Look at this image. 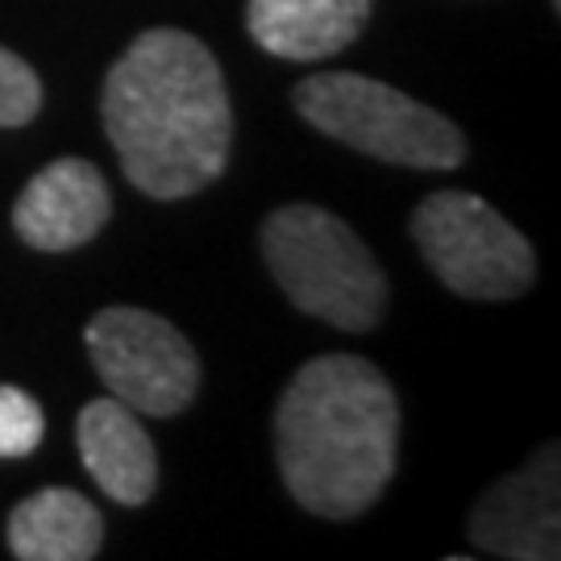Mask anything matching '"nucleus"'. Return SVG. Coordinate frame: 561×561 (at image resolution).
<instances>
[{
	"instance_id": "obj_1",
	"label": "nucleus",
	"mask_w": 561,
	"mask_h": 561,
	"mask_svg": "<svg viewBox=\"0 0 561 561\" xmlns=\"http://www.w3.org/2000/svg\"><path fill=\"white\" fill-rule=\"evenodd\" d=\"M101 117L125 180L154 201L196 196L229 162L233 104L196 34H138L104 80Z\"/></svg>"
},
{
	"instance_id": "obj_2",
	"label": "nucleus",
	"mask_w": 561,
	"mask_h": 561,
	"mask_svg": "<svg viewBox=\"0 0 561 561\" xmlns=\"http://www.w3.org/2000/svg\"><path fill=\"white\" fill-rule=\"evenodd\" d=\"M275 458L304 512L354 520L379 503L400 458V400L375 362H304L275 408Z\"/></svg>"
},
{
	"instance_id": "obj_3",
	"label": "nucleus",
	"mask_w": 561,
	"mask_h": 561,
	"mask_svg": "<svg viewBox=\"0 0 561 561\" xmlns=\"http://www.w3.org/2000/svg\"><path fill=\"white\" fill-rule=\"evenodd\" d=\"M262 259L283 296L341 333L375 329L387 279L350 225L317 204H287L262 225Z\"/></svg>"
},
{
	"instance_id": "obj_4",
	"label": "nucleus",
	"mask_w": 561,
	"mask_h": 561,
	"mask_svg": "<svg viewBox=\"0 0 561 561\" xmlns=\"http://www.w3.org/2000/svg\"><path fill=\"white\" fill-rule=\"evenodd\" d=\"M291 101L312 129L370 159L421 171H454L466 159V138L445 113L358 71L308 76Z\"/></svg>"
},
{
	"instance_id": "obj_5",
	"label": "nucleus",
	"mask_w": 561,
	"mask_h": 561,
	"mask_svg": "<svg viewBox=\"0 0 561 561\" xmlns=\"http://www.w3.org/2000/svg\"><path fill=\"white\" fill-rule=\"evenodd\" d=\"M412 238L433 275L466 300H516L537 279L528 238L470 192H433L421 201Z\"/></svg>"
},
{
	"instance_id": "obj_6",
	"label": "nucleus",
	"mask_w": 561,
	"mask_h": 561,
	"mask_svg": "<svg viewBox=\"0 0 561 561\" xmlns=\"http://www.w3.org/2000/svg\"><path fill=\"white\" fill-rule=\"evenodd\" d=\"M88 358L113 400L146 416H175L201 391L192 341L146 308H101L88 321Z\"/></svg>"
},
{
	"instance_id": "obj_7",
	"label": "nucleus",
	"mask_w": 561,
	"mask_h": 561,
	"mask_svg": "<svg viewBox=\"0 0 561 561\" xmlns=\"http://www.w3.org/2000/svg\"><path fill=\"white\" fill-rule=\"evenodd\" d=\"M113 213L101 167L88 159H55L42 167L13 204V229L34 250H76L96 238Z\"/></svg>"
},
{
	"instance_id": "obj_8",
	"label": "nucleus",
	"mask_w": 561,
	"mask_h": 561,
	"mask_svg": "<svg viewBox=\"0 0 561 561\" xmlns=\"http://www.w3.org/2000/svg\"><path fill=\"white\" fill-rule=\"evenodd\" d=\"M470 537L495 558H558V449L549 445L479 500Z\"/></svg>"
},
{
	"instance_id": "obj_9",
	"label": "nucleus",
	"mask_w": 561,
	"mask_h": 561,
	"mask_svg": "<svg viewBox=\"0 0 561 561\" xmlns=\"http://www.w3.org/2000/svg\"><path fill=\"white\" fill-rule=\"evenodd\" d=\"M76 445L104 495L121 507H141L159 486L154 442L146 437L138 412L121 400H92L76 421Z\"/></svg>"
},
{
	"instance_id": "obj_10",
	"label": "nucleus",
	"mask_w": 561,
	"mask_h": 561,
	"mask_svg": "<svg viewBox=\"0 0 561 561\" xmlns=\"http://www.w3.org/2000/svg\"><path fill=\"white\" fill-rule=\"evenodd\" d=\"M375 0H250L245 30L266 55L317 62L341 55L370 21Z\"/></svg>"
},
{
	"instance_id": "obj_11",
	"label": "nucleus",
	"mask_w": 561,
	"mask_h": 561,
	"mask_svg": "<svg viewBox=\"0 0 561 561\" xmlns=\"http://www.w3.org/2000/svg\"><path fill=\"white\" fill-rule=\"evenodd\" d=\"M9 549L21 561H88L101 553L104 520L96 503L71 486H46L9 516Z\"/></svg>"
},
{
	"instance_id": "obj_12",
	"label": "nucleus",
	"mask_w": 561,
	"mask_h": 561,
	"mask_svg": "<svg viewBox=\"0 0 561 561\" xmlns=\"http://www.w3.org/2000/svg\"><path fill=\"white\" fill-rule=\"evenodd\" d=\"M46 437L42 403L21 387H0V458H25Z\"/></svg>"
},
{
	"instance_id": "obj_13",
	"label": "nucleus",
	"mask_w": 561,
	"mask_h": 561,
	"mask_svg": "<svg viewBox=\"0 0 561 561\" xmlns=\"http://www.w3.org/2000/svg\"><path fill=\"white\" fill-rule=\"evenodd\" d=\"M42 108V80L30 62L0 46V125H30Z\"/></svg>"
},
{
	"instance_id": "obj_14",
	"label": "nucleus",
	"mask_w": 561,
	"mask_h": 561,
	"mask_svg": "<svg viewBox=\"0 0 561 561\" xmlns=\"http://www.w3.org/2000/svg\"><path fill=\"white\" fill-rule=\"evenodd\" d=\"M553 4H561V0H553Z\"/></svg>"
}]
</instances>
